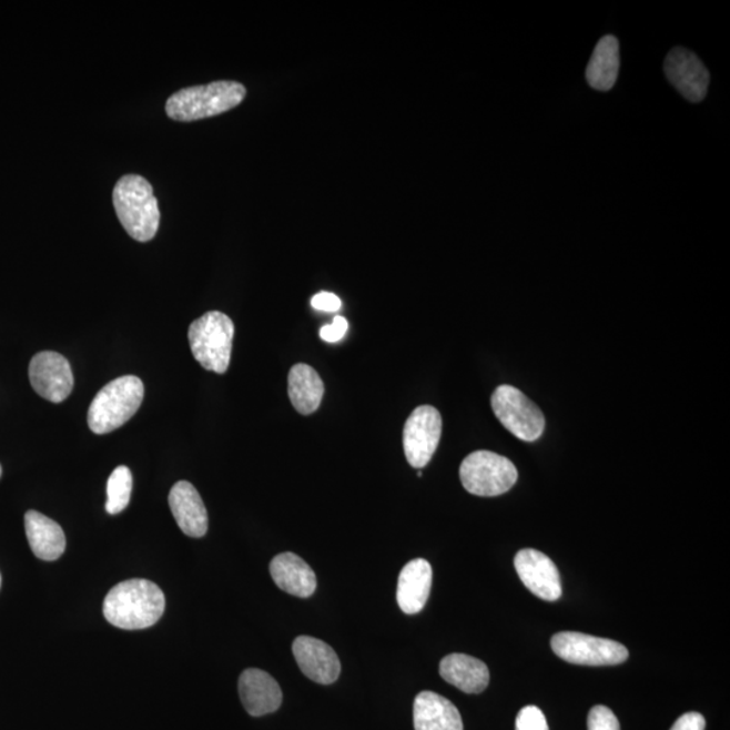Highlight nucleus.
<instances>
[{"label": "nucleus", "instance_id": "obj_1", "mask_svg": "<svg viewBox=\"0 0 730 730\" xmlns=\"http://www.w3.org/2000/svg\"><path fill=\"white\" fill-rule=\"evenodd\" d=\"M165 596L151 580L121 581L104 598L103 616L114 627L139 630L153 627L164 615Z\"/></svg>", "mask_w": 730, "mask_h": 730}, {"label": "nucleus", "instance_id": "obj_2", "mask_svg": "<svg viewBox=\"0 0 730 730\" xmlns=\"http://www.w3.org/2000/svg\"><path fill=\"white\" fill-rule=\"evenodd\" d=\"M113 204L130 237L148 243L156 236L160 226L159 202L145 178L122 176L113 190Z\"/></svg>", "mask_w": 730, "mask_h": 730}, {"label": "nucleus", "instance_id": "obj_3", "mask_svg": "<svg viewBox=\"0 0 730 730\" xmlns=\"http://www.w3.org/2000/svg\"><path fill=\"white\" fill-rule=\"evenodd\" d=\"M245 97L246 89L243 84L221 80V82L179 90L166 101L165 111L171 120L200 121L237 108Z\"/></svg>", "mask_w": 730, "mask_h": 730}, {"label": "nucleus", "instance_id": "obj_4", "mask_svg": "<svg viewBox=\"0 0 730 730\" xmlns=\"http://www.w3.org/2000/svg\"><path fill=\"white\" fill-rule=\"evenodd\" d=\"M144 383L138 376H121L97 394L89 410V426L95 435L120 429L139 412L144 401Z\"/></svg>", "mask_w": 730, "mask_h": 730}, {"label": "nucleus", "instance_id": "obj_5", "mask_svg": "<svg viewBox=\"0 0 730 730\" xmlns=\"http://www.w3.org/2000/svg\"><path fill=\"white\" fill-rule=\"evenodd\" d=\"M234 324L226 314L209 312L189 327V342L195 361L204 369L224 375L231 364Z\"/></svg>", "mask_w": 730, "mask_h": 730}, {"label": "nucleus", "instance_id": "obj_6", "mask_svg": "<svg viewBox=\"0 0 730 730\" xmlns=\"http://www.w3.org/2000/svg\"><path fill=\"white\" fill-rule=\"evenodd\" d=\"M517 479L515 464L490 450L474 452L460 466L463 487L478 497H498L509 491Z\"/></svg>", "mask_w": 730, "mask_h": 730}, {"label": "nucleus", "instance_id": "obj_7", "mask_svg": "<svg viewBox=\"0 0 730 730\" xmlns=\"http://www.w3.org/2000/svg\"><path fill=\"white\" fill-rule=\"evenodd\" d=\"M491 407L499 423L519 440L534 443L546 429V418L540 407L516 387L504 385L495 389Z\"/></svg>", "mask_w": 730, "mask_h": 730}, {"label": "nucleus", "instance_id": "obj_8", "mask_svg": "<svg viewBox=\"0 0 730 730\" xmlns=\"http://www.w3.org/2000/svg\"><path fill=\"white\" fill-rule=\"evenodd\" d=\"M550 646L560 659L579 666H617L629 658L620 642L578 632L555 635Z\"/></svg>", "mask_w": 730, "mask_h": 730}, {"label": "nucleus", "instance_id": "obj_9", "mask_svg": "<svg viewBox=\"0 0 730 730\" xmlns=\"http://www.w3.org/2000/svg\"><path fill=\"white\" fill-rule=\"evenodd\" d=\"M443 418L436 407L424 405L407 418L404 428L405 456L414 468L428 466L442 440Z\"/></svg>", "mask_w": 730, "mask_h": 730}, {"label": "nucleus", "instance_id": "obj_10", "mask_svg": "<svg viewBox=\"0 0 730 730\" xmlns=\"http://www.w3.org/2000/svg\"><path fill=\"white\" fill-rule=\"evenodd\" d=\"M29 379L34 392L52 404H60L70 397L75 383L70 362L52 351L40 352L32 358Z\"/></svg>", "mask_w": 730, "mask_h": 730}, {"label": "nucleus", "instance_id": "obj_11", "mask_svg": "<svg viewBox=\"0 0 730 730\" xmlns=\"http://www.w3.org/2000/svg\"><path fill=\"white\" fill-rule=\"evenodd\" d=\"M665 72L670 82L692 103L703 101L708 94L710 73L703 65L696 53L686 48H673L667 54L665 61Z\"/></svg>", "mask_w": 730, "mask_h": 730}, {"label": "nucleus", "instance_id": "obj_12", "mask_svg": "<svg viewBox=\"0 0 730 730\" xmlns=\"http://www.w3.org/2000/svg\"><path fill=\"white\" fill-rule=\"evenodd\" d=\"M515 566L527 589L544 601H558L561 579L558 567L547 555L536 549H523L516 555Z\"/></svg>", "mask_w": 730, "mask_h": 730}, {"label": "nucleus", "instance_id": "obj_13", "mask_svg": "<svg viewBox=\"0 0 730 730\" xmlns=\"http://www.w3.org/2000/svg\"><path fill=\"white\" fill-rule=\"evenodd\" d=\"M293 653L301 671L315 683L332 685L342 672L337 653L323 640L311 636L296 637Z\"/></svg>", "mask_w": 730, "mask_h": 730}, {"label": "nucleus", "instance_id": "obj_14", "mask_svg": "<svg viewBox=\"0 0 730 730\" xmlns=\"http://www.w3.org/2000/svg\"><path fill=\"white\" fill-rule=\"evenodd\" d=\"M239 692L241 702L252 717L274 713L283 701L280 683L258 668H247L241 673Z\"/></svg>", "mask_w": 730, "mask_h": 730}, {"label": "nucleus", "instance_id": "obj_15", "mask_svg": "<svg viewBox=\"0 0 730 730\" xmlns=\"http://www.w3.org/2000/svg\"><path fill=\"white\" fill-rule=\"evenodd\" d=\"M170 507L184 535L201 538L207 534L209 516L200 493L190 481H178L171 488Z\"/></svg>", "mask_w": 730, "mask_h": 730}, {"label": "nucleus", "instance_id": "obj_16", "mask_svg": "<svg viewBox=\"0 0 730 730\" xmlns=\"http://www.w3.org/2000/svg\"><path fill=\"white\" fill-rule=\"evenodd\" d=\"M270 572L275 585L290 596L308 598L317 590V577L312 567L293 552L275 556L271 561Z\"/></svg>", "mask_w": 730, "mask_h": 730}, {"label": "nucleus", "instance_id": "obj_17", "mask_svg": "<svg viewBox=\"0 0 730 730\" xmlns=\"http://www.w3.org/2000/svg\"><path fill=\"white\" fill-rule=\"evenodd\" d=\"M432 566L425 559H414L402 568L397 601L405 615H417L425 608L432 590Z\"/></svg>", "mask_w": 730, "mask_h": 730}, {"label": "nucleus", "instance_id": "obj_18", "mask_svg": "<svg viewBox=\"0 0 730 730\" xmlns=\"http://www.w3.org/2000/svg\"><path fill=\"white\" fill-rule=\"evenodd\" d=\"M413 717L416 730H464L459 710L449 699L433 691L419 692Z\"/></svg>", "mask_w": 730, "mask_h": 730}, {"label": "nucleus", "instance_id": "obj_19", "mask_svg": "<svg viewBox=\"0 0 730 730\" xmlns=\"http://www.w3.org/2000/svg\"><path fill=\"white\" fill-rule=\"evenodd\" d=\"M440 676L445 682L467 694H479L490 683V671L484 661L464 653L445 656L440 663Z\"/></svg>", "mask_w": 730, "mask_h": 730}, {"label": "nucleus", "instance_id": "obj_20", "mask_svg": "<svg viewBox=\"0 0 730 730\" xmlns=\"http://www.w3.org/2000/svg\"><path fill=\"white\" fill-rule=\"evenodd\" d=\"M24 530L29 546L37 558L54 561L64 554L67 546L64 530L53 519L30 510L24 515Z\"/></svg>", "mask_w": 730, "mask_h": 730}, {"label": "nucleus", "instance_id": "obj_21", "mask_svg": "<svg viewBox=\"0 0 730 730\" xmlns=\"http://www.w3.org/2000/svg\"><path fill=\"white\" fill-rule=\"evenodd\" d=\"M324 394V382L311 365L300 363L290 369L288 397L302 416H311L317 412Z\"/></svg>", "mask_w": 730, "mask_h": 730}, {"label": "nucleus", "instance_id": "obj_22", "mask_svg": "<svg viewBox=\"0 0 730 730\" xmlns=\"http://www.w3.org/2000/svg\"><path fill=\"white\" fill-rule=\"evenodd\" d=\"M620 71V43L615 36H605L594 48L586 70L587 83L597 91H610Z\"/></svg>", "mask_w": 730, "mask_h": 730}, {"label": "nucleus", "instance_id": "obj_23", "mask_svg": "<svg viewBox=\"0 0 730 730\" xmlns=\"http://www.w3.org/2000/svg\"><path fill=\"white\" fill-rule=\"evenodd\" d=\"M133 490V475L125 466L116 467L108 481L107 511L111 516L125 510Z\"/></svg>", "mask_w": 730, "mask_h": 730}, {"label": "nucleus", "instance_id": "obj_24", "mask_svg": "<svg viewBox=\"0 0 730 730\" xmlns=\"http://www.w3.org/2000/svg\"><path fill=\"white\" fill-rule=\"evenodd\" d=\"M587 729L589 730H621L620 722L609 708L598 704L592 708L587 719Z\"/></svg>", "mask_w": 730, "mask_h": 730}, {"label": "nucleus", "instance_id": "obj_25", "mask_svg": "<svg viewBox=\"0 0 730 730\" xmlns=\"http://www.w3.org/2000/svg\"><path fill=\"white\" fill-rule=\"evenodd\" d=\"M517 730H549L546 716L537 707H525L519 711L516 722Z\"/></svg>", "mask_w": 730, "mask_h": 730}, {"label": "nucleus", "instance_id": "obj_26", "mask_svg": "<svg viewBox=\"0 0 730 730\" xmlns=\"http://www.w3.org/2000/svg\"><path fill=\"white\" fill-rule=\"evenodd\" d=\"M346 331H348V321L337 315V317L333 320V324L321 327L320 336L324 342L334 344L344 338Z\"/></svg>", "mask_w": 730, "mask_h": 730}, {"label": "nucleus", "instance_id": "obj_27", "mask_svg": "<svg viewBox=\"0 0 730 730\" xmlns=\"http://www.w3.org/2000/svg\"><path fill=\"white\" fill-rule=\"evenodd\" d=\"M312 306L318 312L334 313L342 308L343 302L332 293H320L313 296Z\"/></svg>", "mask_w": 730, "mask_h": 730}, {"label": "nucleus", "instance_id": "obj_28", "mask_svg": "<svg viewBox=\"0 0 730 730\" xmlns=\"http://www.w3.org/2000/svg\"><path fill=\"white\" fill-rule=\"evenodd\" d=\"M704 728H707L704 717L697 713V711H690V713L680 717V719L673 723L671 730H704Z\"/></svg>", "mask_w": 730, "mask_h": 730}, {"label": "nucleus", "instance_id": "obj_29", "mask_svg": "<svg viewBox=\"0 0 730 730\" xmlns=\"http://www.w3.org/2000/svg\"><path fill=\"white\" fill-rule=\"evenodd\" d=\"M0 476H2V466H0Z\"/></svg>", "mask_w": 730, "mask_h": 730}, {"label": "nucleus", "instance_id": "obj_30", "mask_svg": "<svg viewBox=\"0 0 730 730\" xmlns=\"http://www.w3.org/2000/svg\"><path fill=\"white\" fill-rule=\"evenodd\" d=\"M0 585H2V577H0Z\"/></svg>", "mask_w": 730, "mask_h": 730}]
</instances>
